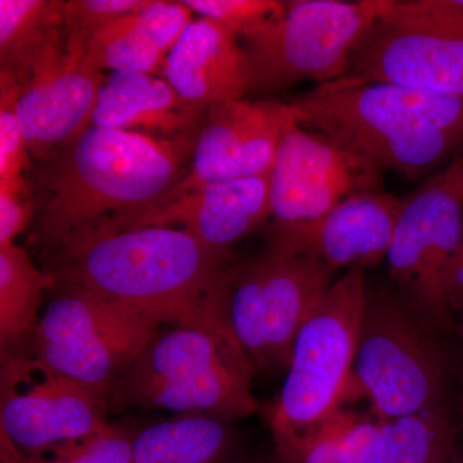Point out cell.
<instances>
[{"label": "cell", "instance_id": "8d00e7d4", "mask_svg": "<svg viewBox=\"0 0 463 463\" xmlns=\"http://www.w3.org/2000/svg\"><path fill=\"white\" fill-rule=\"evenodd\" d=\"M461 410H462V414H463V401H461Z\"/></svg>", "mask_w": 463, "mask_h": 463}, {"label": "cell", "instance_id": "9c48e42d", "mask_svg": "<svg viewBox=\"0 0 463 463\" xmlns=\"http://www.w3.org/2000/svg\"><path fill=\"white\" fill-rule=\"evenodd\" d=\"M53 292L26 352L63 376L111 392L163 323L84 292Z\"/></svg>", "mask_w": 463, "mask_h": 463}, {"label": "cell", "instance_id": "2e32d148", "mask_svg": "<svg viewBox=\"0 0 463 463\" xmlns=\"http://www.w3.org/2000/svg\"><path fill=\"white\" fill-rule=\"evenodd\" d=\"M403 205L404 199L383 190L356 194L312 223L268 228V241L335 274L365 272L386 260Z\"/></svg>", "mask_w": 463, "mask_h": 463}, {"label": "cell", "instance_id": "9a60e30c", "mask_svg": "<svg viewBox=\"0 0 463 463\" xmlns=\"http://www.w3.org/2000/svg\"><path fill=\"white\" fill-rule=\"evenodd\" d=\"M102 71L87 52L66 44L58 33L33 66L17 99V112L33 161L44 160L91 125Z\"/></svg>", "mask_w": 463, "mask_h": 463}, {"label": "cell", "instance_id": "d4e9b609", "mask_svg": "<svg viewBox=\"0 0 463 463\" xmlns=\"http://www.w3.org/2000/svg\"><path fill=\"white\" fill-rule=\"evenodd\" d=\"M456 431L448 405L380 421L371 463H450Z\"/></svg>", "mask_w": 463, "mask_h": 463}, {"label": "cell", "instance_id": "7c38bea8", "mask_svg": "<svg viewBox=\"0 0 463 463\" xmlns=\"http://www.w3.org/2000/svg\"><path fill=\"white\" fill-rule=\"evenodd\" d=\"M0 432L25 455L109 428V392L63 376L26 350L0 352Z\"/></svg>", "mask_w": 463, "mask_h": 463}, {"label": "cell", "instance_id": "44dd1931", "mask_svg": "<svg viewBox=\"0 0 463 463\" xmlns=\"http://www.w3.org/2000/svg\"><path fill=\"white\" fill-rule=\"evenodd\" d=\"M380 420L340 405L318 421L272 430L277 463H371Z\"/></svg>", "mask_w": 463, "mask_h": 463}, {"label": "cell", "instance_id": "52a82bcc", "mask_svg": "<svg viewBox=\"0 0 463 463\" xmlns=\"http://www.w3.org/2000/svg\"><path fill=\"white\" fill-rule=\"evenodd\" d=\"M365 294L364 272H347L332 283L301 326L285 383L269 411L270 430L303 428L345 403Z\"/></svg>", "mask_w": 463, "mask_h": 463}, {"label": "cell", "instance_id": "5b68a950", "mask_svg": "<svg viewBox=\"0 0 463 463\" xmlns=\"http://www.w3.org/2000/svg\"><path fill=\"white\" fill-rule=\"evenodd\" d=\"M432 327L394 286L370 285L345 397L365 398L380 421L447 404L449 359Z\"/></svg>", "mask_w": 463, "mask_h": 463}, {"label": "cell", "instance_id": "277c9868", "mask_svg": "<svg viewBox=\"0 0 463 463\" xmlns=\"http://www.w3.org/2000/svg\"><path fill=\"white\" fill-rule=\"evenodd\" d=\"M254 365L233 332L158 330L109 392L111 411H169L233 422L257 412Z\"/></svg>", "mask_w": 463, "mask_h": 463}, {"label": "cell", "instance_id": "3957f363", "mask_svg": "<svg viewBox=\"0 0 463 463\" xmlns=\"http://www.w3.org/2000/svg\"><path fill=\"white\" fill-rule=\"evenodd\" d=\"M288 103L298 124L408 179L463 152V96L345 76Z\"/></svg>", "mask_w": 463, "mask_h": 463}, {"label": "cell", "instance_id": "7a4b0ae2", "mask_svg": "<svg viewBox=\"0 0 463 463\" xmlns=\"http://www.w3.org/2000/svg\"><path fill=\"white\" fill-rule=\"evenodd\" d=\"M199 132L167 139L90 125L33 170V243L47 252L160 205L188 173Z\"/></svg>", "mask_w": 463, "mask_h": 463}, {"label": "cell", "instance_id": "e0dca14e", "mask_svg": "<svg viewBox=\"0 0 463 463\" xmlns=\"http://www.w3.org/2000/svg\"><path fill=\"white\" fill-rule=\"evenodd\" d=\"M270 174L209 183L143 213L127 227L169 225L209 248L233 245L270 222Z\"/></svg>", "mask_w": 463, "mask_h": 463}, {"label": "cell", "instance_id": "5bb4252c", "mask_svg": "<svg viewBox=\"0 0 463 463\" xmlns=\"http://www.w3.org/2000/svg\"><path fill=\"white\" fill-rule=\"evenodd\" d=\"M295 124L294 109L281 100L240 99L209 106L190 169L163 203L209 183L270 174L283 137Z\"/></svg>", "mask_w": 463, "mask_h": 463}, {"label": "cell", "instance_id": "603a6c76", "mask_svg": "<svg viewBox=\"0 0 463 463\" xmlns=\"http://www.w3.org/2000/svg\"><path fill=\"white\" fill-rule=\"evenodd\" d=\"M62 0H0V71L21 90L52 41L65 30Z\"/></svg>", "mask_w": 463, "mask_h": 463}, {"label": "cell", "instance_id": "d6a6232c", "mask_svg": "<svg viewBox=\"0 0 463 463\" xmlns=\"http://www.w3.org/2000/svg\"><path fill=\"white\" fill-rule=\"evenodd\" d=\"M455 161L457 164V167H458L459 175H461L463 182V152L461 154V156L457 157Z\"/></svg>", "mask_w": 463, "mask_h": 463}, {"label": "cell", "instance_id": "6da1fadb", "mask_svg": "<svg viewBox=\"0 0 463 463\" xmlns=\"http://www.w3.org/2000/svg\"><path fill=\"white\" fill-rule=\"evenodd\" d=\"M45 272L71 289L132 307L163 325L232 331L231 289L241 263L169 225L100 227L50 251Z\"/></svg>", "mask_w": 463, "mask_h": 463}, {"label": "cell", "instance_id": "ac0fdd59", "mask_svg": "<svg viewBox=\"0 0 463 463\" xmlns=\"http://www.w3.org/2000/svg\"><path fill=\"white\" fill-rule=\"evenodd\" d=\"M163 78L185 102L205 109L252 93L243 44L212 18L199 17L187 26L167 54Z\"/></svg>", "mask_w": 463, "mask_h": 463}, {"label": "cell", "instance_id": "f546056e", "mask_svg": "<svg viewBox=\"0 0 463 463\" xmlns=\"http://www.w3.org/2000/svg\"><path fill=\"white\" fill-rule=\"evenodd\" d=\"M51 449L56 450V457L50 458L44 453L25 455L0 432V463H102L93 450L84 446L81 439L58 444Z\"/></svg>", "mask_w": 463, "mask_h": 463}, {"label": "cell", "instance_id": "836d02e7", "mask_svg": "<svg viewBox=\"0 0 463 463\" xmlns=\"http://www.w3.org/2000/svg\"><path fill=\"white\" fill-rule=\"evenodd\" d=\"M450 463H463V455L456 453L455 457H453L452 462Z\"/></svg>", "mask_w": 463, "mask_h": 463}, {"label": "cell", "instance_id": "ffe728a7", "mask_svg": "<svg viewBox=\"0 0 463 463\" xmlns=\"http://www.w3.org/2000/svg\"><path fill=\"white\" fill-rule=\"evenodd\" d=\"M194 12L183 2L147 0L91 38L88 61L112 72H141L163 78L166 57L190 25Z\"/></svg>", "mask_w": 463, "mask_h": 463}, {"label": "cell", "instance_id": "4316f807", "mask_svg": "<svg viewBox=\"0 0 463 463\" xmlns=\"http://www.w3.org/2000/svg\"><path fill=\"white\" fill-rule=\"evenodd\" d=\"M20 85L0 71V182L24 178L32 164L29 145L17 112Z\"/></svg>", "mask_w": 463, "mask_h": 463}, {"label": "cell", "instance_id": "4dcf8cb0", "mask_svg": "<svg viewBox=\"0 0 463 463\" xmlns=\"http://www.w3.org/2000/svg\"><path fill=\"white\" fill-rule=\"evenodd\" d=\"M447 303L456 332L463 339V243L448 274Z\"/></svg>", "mask_w": 463, "mask_h": 463}, {"label": "cell", "instance_id": "7402d4cb", "mask_svg": "<svg viewBox=\"0 0 463 463\" xmlns=\"http://www.w3.org/2000/svg\"><path fill=\"white\" fill-rule=\"evenodd\" d=\"M242 456L232 422L181 416L137 432L129 463H234Z\"/></svg>", "mask_w": 463, "mask_h": 463}, {"label": "cell", "instance_id": "83f0119b", "mask_svg": "<svg viewBox=\"0 0 463 463\" xmlns=\"http://www.w3.org/2000/svg\"><path fill=\"white\" fill-rule=\"evenodd\" d=\"M147 0H70L65 7L66 44L87 52L88 44L103 27L118 17L142 8Z\"/></svg>", "mask_w": 463, "mask_h": 463}, {"label": "cell", "instance_id": "d590c367", "mask_svg": "<svg viewBox=\"0 0 463 463\" xmlns=\"http://www.w3.org/2000/svg\"><path fill=\"white\" fill-rule=\"evenodd\" d=\"M455 3L459 8L463 9V0H455Z\"/></svg>", "mask_w": 463, "mask_h": 463}, {"label": "cell", "instance_id": "4fadbf2b", "mask_svg": "<svg viewBox=\"0 0 463 463\" xmlns=\"http://www.w3.org/2000/svg\"><path fill=\"white\" fill-rule=\"evenodd\" d=\"M383 172L354 149L295 124L270 172V230L312 223L347 197L383 190Z\"/></svg>", "mask_w": 463, "mask_h": 463}, {"label": "cell", "instance_id": "e575fe53", "mask_svg": "<svg viewBox=\"0 0 463 463\" xmlns=\"http://www.w3.org/2000/svg\"><path fill=\"white\" fill-rule=\"evenodd\" d=\"M461 401H463V368L461 373Z\"/></svg>", "mask_w": 463, "mask_h": 463}, {"label": "cell", "instance_id": "1f68e13d", "mask_svg": "<svg viewBox=\"0 0 463 463\" xmlns=\"http://www.w3.org/2000/svg\"><path fill=\"white\" fill-rule=\"evenodd\" d=\"M234 463H277L276 458L269 459V458H249V457H246L243 455L241 457V458L237 459Z\"/></svg>", "mask_w": 463, "mask_h": 463}, {"label": "cell", "instance_id": "d6986e66", "mask_svg": "<svg viewBox=\"0 0 463 463\" xmlns=\"http://www.w3.org/2000/svg\"><path fill=\"white\" fill-rule=\"evenodd\" d=\"M205 111L160 76L118 71L100 88L91 125L173 139L199 132Z\"/></svg>", "mask_w": 463, "mask_h": 463}, {"label": "cell", "instance_id": "30bf717a", "mask_svg": "<svg viewBox=\"0 0 463 463\" xmlns=\"http://www.w3.org/2000/svg\"><path fill=\"white\" fill-rule=\"evenodd\" d=\"M455 160L405 197L385 260L401 297L443 334L456 332L447 279L463 243V182Z\"/></svg>", "mask_w": 463, "mask_h": 463}, {"label": "cell", "instance_id": "f1b7e54d", "mask_svg": "<svg viewBox=\"0 0 463 463\" xmlns=\"http://www.w3.org/2000/svg\"><path fill=\"white\" fill-rule=\"evenodd\" d=\"M36 203L26 176L0 182V249L14 245V240L33 223Z\"/></svg>", "mask_w": 463, "mask_h": 463}, {"label": "cell", "instance_id": "cb8c5ba5", "mask_svg": "<svg viewBox=\"0 0 463 463\" xmlns=\"http://www.w3.org/2000/svg\"><path fill=\"white\" fill-rule=\"evenodd\" d=\"M53 277L39 269L21 246L0 249V352L25 350L38 326L43 295Z\"/></svg>", "mask_w": 463, "mask_h": 463}, {"label": "cell", "instance_id": "8fae6325", "mask_svg": "<svg viewBox=\"0 0 463 463\" xmlns=\"http://www.w3.org/2000/svg\"><path fill=\"white\" fill-rule=\"evenodd\" d=\"M346 76L463 96V9L455 0H392Z\"/></svg>", "mask_w": 463, "mask_h": 463}, {"label": "cell", "instance_id": "484cf974", "mask_svg": "<svg viewBox=\"0 0 463 463\" xmlns=\"http://www.w3.org/2000/svg\"><path fill=\"white\" fill-rule=\"evenodd\" d=\"M200 17L212 18L248 42L257 38L285 14L282 0H184Z\"/></svg>", "mask_w": 463, "mask_h": 463}, {"label": "cell", "instance_id": "8992f818", "mask_svg": "<svg viewBox=\"0 0 463 463\" xmlns=\"http://www.w3.org/2000/svg\"><path fill=\"white\" fill-rule=\"evenodd\" d=\"M392 0H291L264 33L245 42L252 91L345 78L356 51Z\"/></svg>", "mask_w": 463, "mask_h": 463}, {"label": "cell", "instance_id": "ba28073f", "mask_svg": "<svg viewBox=\"0 0 463 463\" xmlns=\"http://www.w3.org/2000/svg\"><path fill=\"white\" fill-rule=\"evenodd\" d=\"M335 276L318 261L270 241L257 257L241 263L228 319L255 371L288 370L298 331Z\"/></svg>", "mask_w": 463, "mask_h": 463}]
</instances>
